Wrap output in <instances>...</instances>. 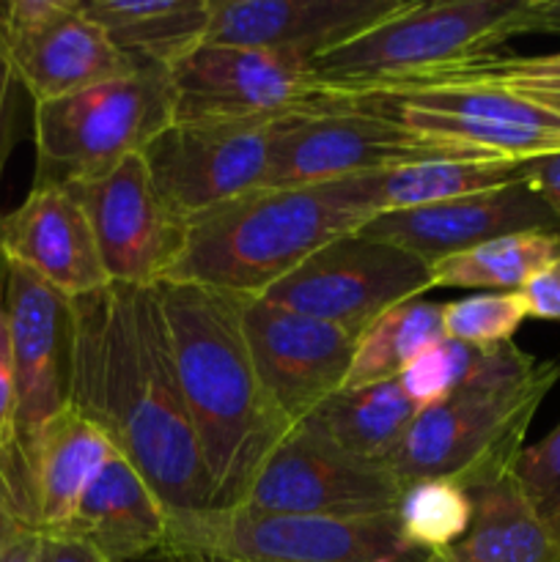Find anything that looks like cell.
<instances>
[{"instance_id":"16","label":"cell","mask_w":560,"mask_h":562,"mask_svg":"<svg viewBox=\"0 0 560 562\" xmlns=\"http://www.w3.org/2000/svg\"><path fill=\"white\" fill-rule=\"evenodd\" d=\"M404 492L406 483L382 461L351 456L294 426L261 467L242 505L283 514L360 519L395 514Z\"/></svg>"},{"instance_id":"42","label":"cell","mask_w":560,"mask_h":562,"mask_svg":"<svg viewBox=\"0 0 560 562\" xmlns=\"http://www.w3.org/2000/svg\"><path fill=\"white\" fill-rule=\"evenodd\" d=\"M163 562H231V560H209V558H159Z\"/></svg>"},{"instance_id":"40","label":"cell","mask_w":560,"mask_h":562,"mask_svg":"<svg viewBox=\"0 0 560 562\" xmlns=\"http://www.w3.org/2000/svg\"><path fill=\"white\" fill-rule=\"evenodd\" d=\"M525 33H558L560 36V0H527Z\"/></svg>"},{"instance_id":"2","label":"cell","mask_w":560,"mask_h":562,"mask_svg":"<svg viewBox=\"0 0 560 562\" xmlns=\"http://www.w3.org/2000/svg\"><path fill=\"white\" fill-rule=\"evenodd\" d=\"M187 415L212 483L209 508L245 503L269 456L294 431L258 379L239 296L198 283H159Z\"/></svg>"},{"instance_id":"29","label":"cell","mask_w":560,"mask_h":562,"mask_svg":"<svg viewBox=\"0 0 560 562\" xmlns=\"http://www.w3.org/2000/svg\"><path fill=\"white\" fill-rule=\"evenodd\" d=\"M439 340H445L443 305L417 296L390 307L357 338L346 387L401 379Z\"/></svg>"},{"instance_id":"18","label":"cell","mask_w":560,"mask_h":562,"mask_svg":"<svg viewBox=\"0 0 560 562\" xmlns=\"http://www.w3.org/2000/svg\"><path fill=\"white\" fill-rule=\"evenodd\" d=\"M522 231H558V223L541 195L519 176L497 190L377 214L357 234L401 247L426 267H434L456 252Z\"/></svg>"},{"instance_id":"20","label":"cell","mask_w":560,"mask_h":562,"mask_svg":"<svg viewBox=\"0 0 560 562\" xmlns=\"http://www.w3.org/2000/svg\"><path fill=\"white\" fill-rule=\"evenodd\" d=\"M0 256L69 300L110 285L86 209L69 187H33L20 206L0 209Z\"/></svg>"},{"instance_id":"5","label":"cell","mask_w":560,"mask_h":562,"mask_svg":"<svg viewBox=\"0 0 560 562\" xmlns=\"http://www.w3.org/2000/svg\"><path fill=\"white\" fill-rule=\"evenodd\" d=\"M560 382V360H541L530 376L472 390L417 412L382 461L399 481H453L467 488L514 470L533 417Z\"/></svg>"},{"instance_id":"11","label":"cell","mask_w":560,"mask_h":562,"mask_svg":"<svg viewBox=\"0 0 560 562\" xmlns=\"http://www.w3.org/2000/svg\"><path fill=\"white\" fill-rule=\"evenodd\" d=\"M278 124L280 119L173 121L148 143L143 159L163 201L190 225L245 192L261 190Z\"/></svg>"},{"instance_id":"24","label":"cell","mask_w":560,"mask_h":562,"mask_svg":"<svg viewBox=\"0 0 560 562\" xmlns=\"http://www.w3.org/2000/svg\"><path fill=\"white\" fill-rule=\"evenodd\" d=\"M110 42L137 64L173 69L206 44L212 0H80Z\"/></svg>"},{"instance_id":"35","label":"cell","mask_w":560,"mask_h":562,"mask_svg":"<svg viewBox=\"0 0 560 562\" xmlns=\"http://www.w3.org/2000/svg\"><path fill=\"white\" fill-rule=\"evenodd\" d=\"M27 91L22 88L11 60L0 53V187H3L5 165H9L11 151L22 137V102Z\"/></svg>"},{"instance_id":"21","label":"cell","mask_w":560,"mask_h":562,"mask_svg":"<svg viewBox=\"0 0 560 562\" xmlns=\"http://www.w3.org/2000/svg\"><path fill=\"white\" fill-rule=\"evenodd\" d=\"M108 562L159 558L168 541V508L146 477L115 450L82 494L69 530Z\"/></svg>"},{"instance_id":"7","label":"cell","mask_w":560,"mask_h":562,"mask_svg":"<svg viewBox=\"0 0 560 562\" xmlns=\"http://www.w3.org/2000/svg\"><path fill=\"white\" fill-rule=\"evenodd\" d=\"M159 558L231 562H421L399 530V516L283 514L250 505L168 510V541Z\"/></svg>"},{"instance_id":"17","label":"cell","mask_w":560,"mask_h":562,"mask_svg":"<svg viewBox=\"0 0 560 562\" xmlns=\"http://www.w3.org/2000/svg\"><path fill=\"white\" fill-rule=\"evenodd\" d=\"M239 311L258 379L291 426L346 387L357 335L261 296H239Z\"/></svg>"},{"instance_id":"33","label":"cell","mask_w":560,"mask_h":562,"mask_svg":"<svg viewBox=\"0 0 560 562\" xmlns=\"http://www.w3.org/2000/svg\"><path fill=\"white\" fill-rule=\"evenodd\" d=\"M0 467L5 470L9 481L14 483L33 527V497L27 488L25 472H22L20 453H16L14 434V355H11V324H9V263L0 256Z\"/></svg>"},{"instance_id":"19","label":"cell","mask_w":560,"mask_h":562,"mask_svg":"<svg viewBox=\"0 0 560 562\" xmlns=\"http://www.w3.org/2000/svg\"><path fill=\"white\" fill-rule=\"evenodd\" d=\"M406 0H212V44L316 60L401 11Z\"/></svg>"},{"instance_id":"36","label":"cell","mask_w":560,"mask_h":562,"mask_svg":"<svg viewBox=\"0 0 560 562\" xmlns=\"http://www.w3.org/2000/svg\"><path fill=\"white\" fill-rule=\"evenodd\" d=\"M527 318L560 322V252L519 291Z\"/></svg>"},{"instance_id":"23","label":"cell","mask_w":560,"mask_h":562,"mask_svg":"<svg viewBox=\"0 0 560 562\" xmlns=\"http://www.w3.org/2000/svg\"><path fill=\"white\" fill-rule=\"evenodd\" d=\"M467 494L472 499L470 530L421 562H560V543L538 519L514 470Z\"/></svg>"},{"instance_id":"8","label":"cell","mask_w":560,"mask_h":562,"mask_svg":"<svg viewBox=\"0 0 560 562\" xmlns=\"http://www.w3.org/2000/svg\"><path fill=\"white\" fill-rule=\"evenodd\" d=\"M316 102L362 110L432 140L489 157L530 162L560 154V115L503 88L472 82H388L322 91Z\"/></svg>"},{"instance_id":"3","label":"cell","mask_w":560,"mask_h":562,"mask_svg":"<svg viewBox=\"0 0 560 562\" xmlns=\"http://www.w3.org/2000/svg\"><path fill=\"white\" fill-rule=\"evenodd\" d=\"M373 212L355 181L253 190L187 225V245L168 280L231 296H261L305 258L357 234ZM165 280V283H168Z\"/></svg>"},{"instance_id":"6","label":"cell","mask_w":560,"mask_h":562,"mask_svg":"<svg viewBox=\"0 0 560 562\" xmlns=\"http://www.w3.org/2000/svg\"><path fill=\"white\" fill-rule=\"evenodd\" d=\"M170 124V71L152 64L33 104V187H69L99 179L124 159L146 151L148 143Z\"/></svg>"},{"instance_id":"13","label":"cell","mask_w":560,"mask_h":562,"mask_svg":"<svg viewBox=\"0 0 560 562\" xmlns=\"http://www.w3.org/2000/svg\"><path fill=\"white\" fill-rule=\"evenodd\" d=\"M69 190L86 209L110 283L152 289L170 278L184 252L187 223L163 201L143 154Z\"/></svg>"},{"instance_id":"26","label":"cell","mask_w":560,"mask_h":562,"mask_svg":"<svg viewBox=\"0 0 560 562\" xmlns=\"http://www.w3.org/2000/svg\"><path fill=\"white\" fill-rule=\"evenodd\" d=\"M417 406L393 382L340 387L316 406L300 428L368 461H384L417 417Z\"/></svg>"},{"instance_id":"1","label":"cell","mask_w":560,"mask_h":562,"mask_svg":"<svg viewBox=\"0 0 560 562\" xmlns=\"http://www.w3.org/2000/svg\"><path fill=\"white\" fill-rule=\"evenodd\" d=\"M71 406L104 428L168 510L212 505L157 285L75 300Z\"/></svg>"},{"instance_id":"15","label":"cell","mask_w":560,"mask_h":562,"mask_svg":"<svg viewBox=\"0 0 560 562\" xmlns=\"http://www.w3.org/2000/svg\"><path fill=\"white\" fill-rule=\"evenodd\" d=\"M173 121L283 119L322 93L311 60L234 44H201L170 69Z\"/></svg>"},{"instance_id":"10","label":"cell","mask_w":560,"mask_h":562,"mask_svg":"<svg viewBox=\"0 0 560 562\" xmlns=\"http://www.w3.org/2000/svg\"><path fill=\"white\" fill-rule=\"evenodd\" d=\"M432 291L421 258L384 241L349 234L313 252L261 300L300 316L333 324L360 338L384 311Z\"/></svg>"},{"instance_id":"34","label":"cell","mask_w":560,"mask_h":562,"mask_svg":"<svg viewBox=\"0 0 560 562\" xmlns=\"http://www.w3.org/2000/svg\"><path fill=\"white\" fill-rule=\"evenodd\" d=\"M514 475L549 536L560 543V423L541 442L522 448Z\"/></svg>"},{"instance_id":"27","label":"cell","mask_w":560,"mask_h":562,"mask_svg":"<svg viewBox=\"0 0 560 562\" xmlns=\"http://www.w3.org/2000/svg\"><path fill=\"white\" fill-rule=\"evenodd\" d=\"M538 362V357L525 355L514 340L500 346H470L445 338L412 362L399 382L412 404L426 409L453 395L519 382L536 371Z\"/></svg>"},{"instance_id":"28","label":"cell","mask_w":560,"mask_h":562,"mask_svg":"<svg viewBox=\"0 0 560 562\" xmlns=\"http://www.w3.org/2000/svg\"><path fill=\"white\" fill-rule=\"evenodd\" d=\"M560 252L558 231H522L497 236L428 267L432 289H467L514 294Z\"/></svg>"},{"instance_id":"30","label":"cell","mask_w":560,"mask_h":562,"mask_svg":"<svg viewBox=\"0 0 560 562\" xmlns=\"http://www.w3.org/2000/svg\"><path fill=\"white\" fill-rule=\"evenodd\" d=\"M395 516L404 541L426 558L453 547L470 530L472 499L453 481H415L406 483Z\"/></svg>"},{"instance_id":"25","label":"cell","mask_w":560,"mask_h":562,"mask_svg":"<svg viewBox=\"0 0 560 562\" xmlns=\"http://www.w3.org/2000/svg\"><path fill=\"white\" fill-rule=\"evenodd\" d=\"M522 165L525 162L489 157V154H461V157L401 165V168L382 170V173L357 176L351 181H355L360 201L377 217V214L404 212V209L497 190V187L519 179Z\"/></svg>"},{"instance_id":"37","label":"cell","mask_w":560,"mask_h":562,"mask_svg":"<svg viewBox=\"0 0 560 562\" xmlns=\"http://www.w3.org/2000/svg\"><path fill=\"white\" fill-rule=\"evenodd\" d=\"M25 530H36V527H33L31 516H27L14 483L9 481L5 470L0 467V558L9 552L11 543H14Z\"/></svg>"},{"instance_id":"4","label":"cell","mask_w":560,"mask_h":562,"mask_svg":"<svg viewBox=\"0 0 560 562\" xmlns=\"http://www.w3.org/2000/svg\"><path fill=\"white\" fill-rule=\"evenodd\" d=\"M527 0H406L401 11L313 60L322 91L406 82L497 55L525 33Z\"/></svg>"},{"instance_id":"9","label":"cell","mask_w":560,"mask_h":562,"mask_svg":"<svg viewBox=\"0 0 560 562\" xmlns=\"http://www.w3.org/2000/svg\"><path fill=\"white\" fill-rule=\"evenodd\" d=\"M461 154L478 151L432 140L362 110L313 102L307 110L280 119L261 187L327 184Z\"/></svg>"},{"instance_id":"41","label":"cell","mask_w":560,"mask_h":562,"mask_svg":"<svg viewBox=\"0 0 560 562\" xmlns=\"http://www.w3.org/2000/svg\"><path fill=\"white\" fill-rule=\"evenodd\" d=\"M0 562H38V530H25Z\"/></svg>"},{"instance_id":"39","label":"cell","mask_w":560,"mask_h":562,"mask_svg":"<svg viewBox=\"0 0 560 562\" xmlns=\"http://www.w3.org/2000/svg\"><path fill=\"white\" fill-rule=\"evenodd\" d=\"M38 562H108L97 549L71 536L38 532Z\"/></svg>"},{"instance_id":"12","label":"cell","mask_w":560,"mask_h":562,"mask_svg":"<svg viewBox=\"0 0 560 562\" xmlns=\"http://www.w3.org/2000/svg\"><path fill=\"white\" fill-rule=\"evenodd\" d=\"M9 324L14 355L16 453L33 497V461L42 434L66 406H71L75 300L58 294L16 263H9Z\"/></svg>"},{"instance_id":"22","label":"cell","mask_w":560,"mask_h":562,"mask_svg":"<svg viewBox=\"0 0 560 562\" xmlns=\"http://www.w3.org/2000/svg\"><path fill=\"white\" fill-rule=\"evenodd\" d=\"M115 453L113 439L102 426L66 406L47 426L33 461V505H36V530L60 536L69 530L82 494L88 492L110 456Z\"/></svg>"},{"instance_id":"38","label":"cell","mask_w":560,"mask_h":562,"mask_svg":"<svg viewBox=\"0 0 560 562\" xmlns=\"http://www.w3.org/2000/svg\"><path fill=\"white\" fill-rule=\"evenodd\" d=\"M522 179L541 195L560 231V154L530 159L522 165Z\"/></svg>"},{"instance_id":"14","label":"cell","mask_w":560,"mask_h":562,"mask_svg":"<svg viewBox=\"0 0 560 562\" xmlns=\"http://www.w3.org/2000/svg\"><path fill=\"white\" fill-rule=\"evenodd\" d=\"M0 53L33 104L141 66L110 42L80 0H0Z\"/></svg>"},{"instance_id":"32","label":"cell","mask_w":560,"mask_h":562,"mask_svg":"<svg viewBox=\"0 0 560 562\" xmlns=\"http://www.w3.org/2000/svg\"><path fill=\"white\" fill-rule=\"evenodd\" d=\"M527 307L519 291L514 294H472L443 305L445 338L470 346L511 344L525 324Z\"/></svg>"},{"instance_id":"31","label":"cell","mask_w":560,"mask_h":562,"mask_svg":"<svg viewBox=\"0 0 560 562\" xmlns=\"http://www.w3.org/2000/svg\"><path fill=\"white\" fill-rule=\"evenodd\" d=\"M406 82H472V86L503 88L560 115V53L489 55V58L470 60V64Z\"/></svg>"}]
</instances>
